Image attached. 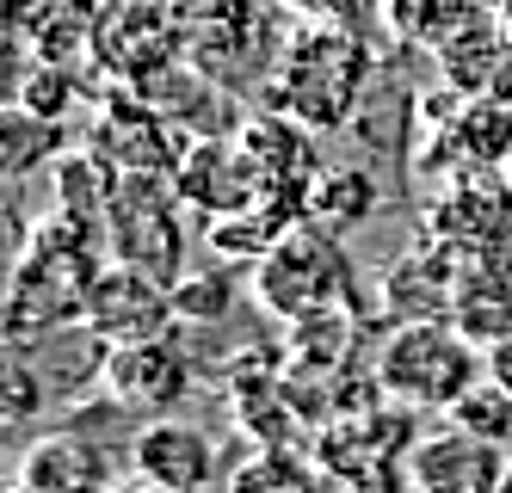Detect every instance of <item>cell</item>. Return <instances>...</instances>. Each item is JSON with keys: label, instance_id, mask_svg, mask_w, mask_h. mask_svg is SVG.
Wrapping results in <instances>:
<instances>
[{"label": "cell", "instance_id": "cell-1", "mask_svg": "<svg viewBox=\"0 0 512 493\" xmlns=\"http://www.w3.org/2000/svg\"><path fill=\"white\" fill-rule=\"evenodd\" d=\"M105 229L75 222L62 210H44L13 241L7 272V346H31L56 327H75L87 315V290L105 272Z\"/></svg>", "mask_w": 512, "mask_h": 493}, {"label": "cell", "instance_id": "cell-2", "mask_svg": "<svg viewBox=\"0 0 512 493\" xmlns=\"http://www.w3.org/2000/svg\"><path fill=\"white\" fill-rule=\"evenodd\" d=\"M371 87V50L352 25H297V37L266 68V111H284L303 130H340Z\"/></svg>", "mask_w": 512, "mask_h": 493}, {"label": "cell", "instance_id": "cell-3", "mask_svg": "<svg viewBox=\"0 0 512 493\" xmlns=\"http://www.w3.org/2000/svg\"><path fill=\"white\" fill-rule=\"evenodd\" d=\"M371 376L383 401H401L414 413H451L488 376V352L451 321H408V327H383Z\"/></svg>", "mask_w": 512, "mask_h": 493}, {"label": "cell", "instance_id": "cell-4", "mask_svg": "<svg viewBox=\"0 0 512 493\" xmlns=\"http://www.w3.org/2000/svg\"><path fill=\"white\" fill-rule=\"evenodd\" d=\"M247 296L253 309L297 327L309 315H327V309H346L352 302V253L340 247L334 229H321V222H297L260 265L247 272Z\"/></svg>", "mask_w": 512, "mask_h": 493}, {"label": "cell", "instance_id": "cell-5", "mask_svg": "<svg viewBox=\"0 0 512 493\" xmlns=\"http://www.w3.org/2000/svg\"><path fill=\"white\" fill-rule=\"evenodd\" d=\"M186 247H192V235H186L179 185L161 173H124L112 192V210H105V259L173 284L186 272Z\"/></svg>", "mask_w": 512, "mask_h": 493}, {"label": "cell", "instance_id": "cell-6", "mask_svg": "<svg viewBox=\"0 0 512 493\" xmlns=\"http://www.w3.org/2000/svg\"><path fill=\"white\" fill-rule=\"evenodd\" d=\"M426 235L457 265H494L512 253V185L500 173H463L426 204Z\"/></svg>", "mask_w": 512, "mask_h": 493}, {"label": "cell", "instance_id": "cell-7", "mask_svg": "<svg viewBox=\"0 0 512 493\" xmlns=\"http://www.w3.org/2000/svg\"><path fill=\"white\" fill-rule=\"evenodd\" d=\"M198 364L186 358L179 333L167 339H136V346H112L99 370V395L118 413H149V420H167V413L192 395Z\"/></svg>", "mask_w": 512, "mask_h": 493}, {"label": "cell", "instance_id": "cell-8", "mask_svg": "<svg viewBox=\"0 0 512 493\" xmlns=\"http://www.w3.org/2000/svg\"><path fill=\"white\" fill-rule=\"evenodd\" d=\"M105 346H136V339H167L179 333V315H173V284L136 272V265H112L93 278L87 290V315H81Z\"/></svg>", "mask_w": 512, "mask_h": 493}, {"label": "cell", "instance_id": "cell-9", "mask_svg": "<svg viewBox=\"0 0 512 493\" xmlns=\"http://www.w3.org/2000/svg\"><path fill=\"white\" fill-rule=\"evenodd\" d=\"M93 148L105 161H112L118 173H161L173 179L179 173V155H186V136H179L149 93H112V99H99V118H93Z\"/></svg>", "mask_w": 512, "mask_h": 493}, {"label": "cell", "instance_id": "cell-10", "mask_svg": "<svg viewBox=\"0 0 512 493\" xmlns=\"http://www.w3.org/2000/svg\"><path fill=\"white\" fill-rule=\"evenodd\" d=\"M179 198H186V210H198L204 222L210 216H235V210H260V204H284L266 192V179L253 173L247 148L235 136H198L186 142V155H179Z\"/></svg>", "mask_w": 512, "mask_h": 493}, {"label": "cell", "instance_id": "cell-11", "mask_svg": "<svg viewBox=\"0 0 512 493\" xmlns=\"http://www.w3.org/2000/svg\"><path fill=\"white\" fill-rule=\"evenodd\" d=\"M506 457L512 450H494L445 420V432L414 438V450L401 457V481H408V493H500Z\"/></svg>", "mask_w": 512, "mask_h": 493}, {"label": "cell", "instance_id": "cell-12", "mask_svg": "<svg viewBox=\"0 0 512 493\" xmlns=\"http://www.w3.org/2000/svg\"><path fill=\"white\" fill-rule=\"evenodd\" d=\"M112 481V450L81 426L38 432L13 463V487L25 493H112Z\"/></svg>", "mask_w": 512, "mask_h": 493}, {"label": "cell", "instance_id": "cell-13", "mask_svg": "<svg viewBox=\"0 0 512 493\" xmlns=\"http://www.w3.org/2000/svg\"><path fill=\"white\" fill-rule=\"evenodd\" d=\"M130 475L155 481L167 493H210V481H216V438L204 426H192V420H179V413L149 420L130 438Z\"/></svg>", "mask_w": 512, "mask_h": 493}, {"label": "cell", "instance_id": "cell-14", "mask_svg": "<svg viewBox=\"0 0 512 493\" xmlns=\"http://www.w3.org/2000/svg\"><path fill=\"white\" fill-rule=\"evenodd\" d=\"M457 278H463V265L438 247L432 235H420V241L383 272V284H377L389 327H408V321H451Z\"/></svg>", "mask_w": 512, "mask_h": 493}, {"label": "cell", "instance_id": "cell-15", "mask_svg": "<svg viewBox=\"0 0 512 493\" xmlns=\"http://www.w3.org/2000/svg\"><path fill=\"white\" fill-rule=\"evenodd\" d=\"M235 142L247 148L253 173L266 179V192L284 198V204H303L309 198V179L321 173L315 167V148H309V130L297 118H284V111H247Z\"/></svg>", "mask_w": 512, "mask_h": 493}, {"label": "cell", "instance_id": "cell-16", "mask_svg": "<svg viewBox=\"0 0 512 493\" xmlns=\"http://www.w3.org/2000/svg\"><path fill=\"white\" fill-rule=\"evenodd\" d=\"M445 87L463 99H512V25L482 13L469 31H457L445 50H432Z\"/></svg>", "mask_w": 512, "mask_h": 493}, {"label": "cell", "instance_id": "cell-17", "mask_svg": "<svg viewBox=\"0 0 512 493\" xmlns=\"http://www.w3.org/2000/svg\"><path fill=\"white\" fill-rule=\"evenodd\" d=\"M426 148H451V167L463 173H500L512 161V99H469L445 136H426Z\"/></svg>", "mask_w": 512, "mask_h": 493}, {"label": "cell", "instance_id": "cell-18", "mask_svg": "<svg viewBox=\"0 0 512 493\" xmlns=\"http://www.w3.org/2000/svg\"><path fill=\"white\" fill-rule=\"evenodd\" d=\"M303 222V204H260V210H235V216H210L204 222V247L216 253V265H260L290 229Z\"/></svg>", "mask_w": 512, "mask_h": 493}, {"label": "cell", "instance_id": "cell-19", "mask_svg": "<svg viewBox=\"0 0 512 493\" xmlns=\"http://www.w3.org/2000/svg\"><path fill=\"white\" fill-rule=\"evenodd\" d=\"M451 327L469 333L482 352L512 333V278L500 272V259L494 265H463L457 296H451Z\"/></svg>", "mask_w": 512, "mask_h": 493}, {"label": "cell", "instance_id": "cell-20", "mask_svg": "<svg viewBox=\"0 0 512 493\" xmlns=\"http://www.w3.org/2000/svg\"><path fill=\"white\" fill-rule=\"evenodd\" d=\"M50 179H56V204L50 210H62V216H75V222H93V229H105V210H112V192H118V167L99 155L93 142H81V148H68V155L50 167Z\"/></svg>", "mask_w": 512, "mask_h": 493}, {"label": "cell", "instance_id": "cell-21", "mask_svg": "<svg viewBox=\"0 0 512 493\" xmlns=\"http://www.w3.org/2000/svg\"><path fill=\"white\" fill-rule=\"evenodd\" d=\"M223 493H321V469L297 444H253L229 469Z\"/></svg>", "mask_w": 512, "mask_h": 493}, {"label": "cell", "instance_id": "cell-22", "mask_svg": "<svg viewBox=\"0 0 512 493\" xmlns=\"http://www.w3.org/2000/svg\"><path fill=\"white\" fill-rule=\"evenodd\" d=\"M371 210H377V179L364 173V167H321V173L309 179L303 216L321 222V229L346 235V229H358V222L371 216Z\"/></svg>", "mask_w": 512, "mask_h": 493}, {"label": "cell", "instance_id": "cell-23", "mask_svg": "<svg viewBox=\"0 0 512 493\" xmlns=\"http://www.w3.org/2000/svg\"><path fill=\"white\" fill-rule=\"evenodd\" d=\"M62 155H68V124L7 105V118H0V167H7V179H31L38 167H56Z\"/></svg>", "mask_w": 512, "mask_h": 493}, {"label": "cell", "instance_id": "cell-24", "mask_svg": "<svg viewBox=\"0 0 512 493\" xmlns=\"http://www.w3.org/2000/svg\"><path fill=\"white\" fill-rule=\"evenodd\" d=\"M241 309V284L229 265H186V272L173 278V315L179 327H223L229 315Z\"/></svg>", "mask_w": 512, "mask_h": 493}, {"label": "cell", "instance_id": "cell-25", "mask_svg": "<svg viewBox=\"0 0 512 493\" xmlns=\"http://www.w3.org/2000/svg\"><path fill=\"white\" fill-rule=\"evenodd\" d=\"M445 420L457 426V432H469V438H482V444H494V450H512V395L494 383V376H482Z\"/></svg>", "mask_w": 512, "mask_h": 493}, {"label": "cell", "instance_id": "cell-26", "mask_svg": "<svg viewBox=\"0 0 512 493\" xmlns=\"http://www.w3.org/2000/svg\"><path fill=\"white\" fill-rule=\"evenodd\" d=\"M13 105L38 111V118H50V124H68V118H75V105H81V81H75V74H68L62 62L19 68V81H13Z\"/></svg>", "mask_w": 512, "mask_h": 493}, {"label": "cell", "instance_id": "cell-27", "mask_svg": "<svg viewBox=\"0 0 512 493\" xmlns=\"http://www.w3.org/2000/svg\"><path fill=\"white\" fill-rule=\"evenodd\" d=\"M50 401L56 395H50V383L38 376V364H31L25 352H13L7 370H0V413H7V426H31Z\"/></svg>", "mask_w": 512, "mask_h": 493}, {"label": "cell", "instance_id": "cell-28", "mask_svg": "<svg viewBox=\"0 0 512 493\" xmlns=\"http://www.w3.org/2000/svg\"><path fill=\"white\" fill-rule=\"evenodd\" d=\"M297 25H358L364 0H278Z\"/></svg>", "mask_w": 512, "mask_h": 493}, {"label": "cell", "instance_id": "cell-29", "mask_svg": "<svg viewBox=\"0 0 512 493\" xmlns=\"http://www.w3.org/2000/svg\"><path fill=\"white\" fill-rule=\"evenodd\" d=\"M488 376H494V383L512 395V333L500 339V346H488Z\"/></svg>", "mask_w": 512, "mask_h": 493}, {"label": "cell", "instance_id": "cell-30", "mask_svg": "<svg viewBox=\"0 0 512 493\" xmlns=\"http://www.w3.org/2000/svg\"><path fill=\"white\" fill-rule=\"evenodd\" d=\"M383 7H389V19H395V31H408V19L426 7V0H383Z\"/></svg>", "mask_w": 512, "mask_h": 493}, {"label": "cell", "instance_id": "cell-31", "mask_svg": "<svg viewBox=\"0 0 512 493\" xmlns=\"http://www.w3.org/2000/svg\"><path fill=\"white\" fill-rule=\"evenodd\" d=\"M112 493H167V487H155V481H142V475H118V481H112Z\"/></svg>", "mask_w": 512, "mask_h": 493}, {"label": "cell", "instance_id": "cell-32", "mask_svg": "<svg viewBox=\"0 0 512 493\" xmlns=\"http://www.w3.org/2000/svg\"><path fill=\"white\" fill-rule=\"evenodd\" d=\"M482 13H494L500 25H512V0H482Z\"/></svg>", "mask_w": 512, "mask_h": 493}, {"label": "cell", "instance_id": "cell-33", "mask_svg": "<svg viewBox=\"0 0 512 493\" xmlns=\"http://www.w3.org/2000/svg\"><path fill=\"white\" fill-rule=\"evenodd\" d=\"M500 493H512V457H506V469H500Z\"/></svg>", "mask_w": 512, "mask_h": 493}, {"label": "cell", "instance_id": "cell-34", "mask_svg": "<svg viewBox=\"0 0 512 493\" xmlns=\"http://www.w3.org/2000/svg\"><path fill=\"white\" fill-rule=\"evenodd\" d=\"M500 179H506V185H512V161H506V167H500Z\"/></svg>", "mask_w": 512, "mask_h": 493}, {"label": "cell", "instance_id": "cell-35", "mask_svg": "<svg viewBox=\"0 0 512 493\" xmlns=\"http://www.w3.org/2000/svg\"><path fill=\"white\" fill-rule=\"evenodd\" d=\"M7 493H25V487H7Z\"/></svg>", "mask_w": 512, "mask_h": 493}]
</instances>
